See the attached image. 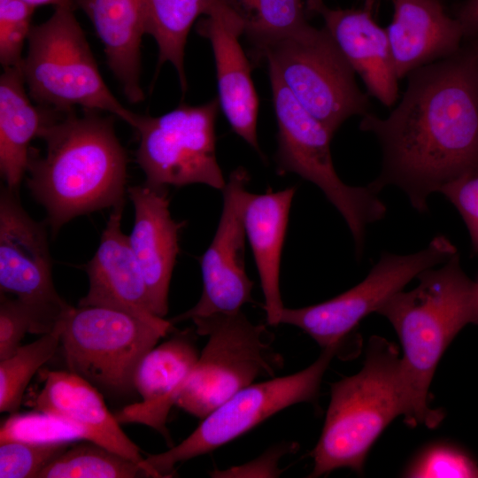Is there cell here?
<instances>
[{"label":"cell","instance_id":"5b68a950","mask_svg":"<svg viewBox=\"0 0 478 478\" xmlns=\"http://www.w3.org/2000/svg\"><path fill=\"white\" fill-rule=\"evenodd\" d=\"M20 70L38 105L66 112L75 107L107 112L132 126L136 113L126 108L103 79L73 7H56L33 26Z\"/></svg>","mask_w":478,"mask_h":478},{"label":"cell","instance_id":"cb8c5ba5","mask_svg":"<svg viewBox=\"0 0 478 478\" xmlns=\"http://www.w3.org/2000/svg\"><path fill=\"white\" fill-rule=\"evenodd\" d=\"M20 66L0 76V173L18 190L29 160L31 142L58 112L32 103Z\"/></svg>","mask_w":478,"mask_h":478},{"label":"cell","instance_id":"d4e9b609","mask_svg":"<svg viewBox=\"0 0 478 478\" xmlns=\"http://www.w3.org/2000/svg\"><path fill=\"white\" fill-rule=\"evenodd\" d=\"M215 0H143V31L158 48L159 68L171 63L183 91L187 89L184 49L189 30L201 14L206 15Z\"/></svg>","mask_w":478,"mask_h":478},{"label":"cell","instance_id":"2e32d148","mask_svg":"<svg viewBox=\"0 0 478 478\" xmlns=\"http://www.w3.org/2000/svg\"><path fill=\"white\" fill-rule=\"evenodd\" d=\"M166 189L143 183L127 190L135 207L128 242L145 280L152 311L160 318L168 312L169 285L183 226L171 216Z\"/></svg>","mask_w":478,"mask_h":478},{"label":"cell","instance_id":"7c38bea8","mask_svg":"<svg viewBox=\"0 0 478 478\" xmlns=\"http://www.w3.org/2000/svg\"><path fill=\"white\" fill-rule=\"evenodd\" d=\"M457 252L445 235H436L427 247L414 253L383 252L358 284L323 303L302 308L284 307L280 324L302 329L322 349L342 344L360 320L377 312L421 272L444 263Z\"/></svg>","mask_w":478,"mask_h":478},{"label":"cell","instance_id":"5bb4252c","mask_svg":"<svg viewBox=\"0 0 478 478\" xmlns=\"http://www.w3.org/2000/svg\"><path fill=\"white\" fill-rule=\"evenodd\" d=\"M250 176L243 167L229 175L223 191V209L215 235L201 258L203 291L198 302L173 318V324L215 314H232L251 302L253 282L244 262L246 233L243 212Z\"/></svg>","mask_w":478,"mask_h":478},{"label":"cell","instance_id":"836d02e7","mask_svg":"<svg viewBox=\"0 0 478 478\" xmlns=\"http://www.w3.org/2000/svg\"><path fill=\"white\" fill-rule=\"evenodd\" d=\"M458 210L470 235L473 252L478 254V172L466 174L439 192Z\"/></svg>","mask_w":478,"mask_h":478},{"label":"cell","instance_id":"4316f807","mask_svg":"<svg viewBox=\"0 0 478 478\" xmlns=\"http://www.w3.org/2000/svg\"><path fill=\"white\" fill-rule=\"evenodd\" d=\"M135 477H148L141 463L91 441L70 446L37 475V478Z\"/></svg>","mask_w":478,"mask_h":478},{"label":"cell","instance_id":"4fadbf2b","mask_svg":"<svg viewBox=\"0 0 478 478\" xmlns=\"http://www.w3.org/2000/svg\"><path fill=\"white\" fill-rule=\"evenodd\" d=\"M46 226L23 209L18 190L0 191V293L18 298L31 312L34 334L50 332L73 306L57 292Z\"/></svg>","mask_w":478,"mask_h":478},{"label":"cell","instance_id":"484cf974","mask_svg":"<svg viewBox=\"0 0 478 478\" xmlns=\"http://www.w3.org/2000/svg\"><path fill=\"white\" fill-rule=\"evenodd\" d=\"M240 19L256 56L307 24L303 0H223Z\"/></svg>","mask_w":478,"mask_h":478},{"label":"cell","instance_id":"8992f818","mask_svg":"<svg viewBox=\"0 0 478 478\" xmlns=\"http://www.w3.org/2000/svg\"><path fill=\"white\" fill-rule=\"evenodd\" d=\"M192 321L197 334L208 341L175 402L191 415L203 420L256 379L273 377L281 369L273 334L242 311Z\"/></svg>","mask_w":478,"mask_h":478},{"label":"cell","instance_id":"8d00e7d4","mask_svg":"<svg viewBox=\"0 0 478 478\" xmlns=\"http://www.w3.org/2000/svg\"><path fill=\"white\" fill-rule=\"evenodd\" d=\"M33 7L53 5L56 7H73V0H23Z\"/></svg>","mask_w":478,"mask_h":478},{"label":"cell","instance_id":"74e56055","mask_svg":"<svg viewBox=\"0 0 478 478\" xmlns=\"http://www.w3.org/2000/svg\"><path fill=\"white\" fill-rule=\"evenodd\" d=\"M305 4L306 11L320 14L325 8L323 0H303Z\"/></svg>","mask_w":478,"mask_h":478},{"label":"cell","instance_id":"277c9868","mask_svg":"<svg viewBox=\"0 0 478 478\" xmlns=\"http://www.w3.org/2000/svg\"><path fill=\"white\" fill-rule=\"evenodd\" d=\"M410 413L399 351L374 335L362 369L331 385V396L320 439L312 452L310 477L339 468L362 474L366 456L389 424Z\"/></svg>","mask_w":478,"mask_h":478},{"label":"cell","instance_id":"ba28073f","mask_svg":"<svg viewBox=\"0 0 478 478\" xmlns=\"http://www.w3.org/2000/svg\"><path fill=\"white\" fill-rule=\"evenodd\" d=\"M172 328L118 309L72 307L60 340L67 370L107 394H128L139 362Z\"/></svg>","mask_w":478,"mask_h":478},{"label":"cell","instance_id":"7402d4cb","mask_svg":"<svg viewBox=\"0 0 478 478\" xmlns=\"http://www.w3.org/2000/svg\"><path fill=\"white\" fill-rule=\"evenodd\" d=\"M296 187L264 194L248 192L243 219L264 294L270 326L280 324L284 308L280 290L281 250Z\"/></svg>","mask_w":478,"mask_h":478},{"label":"cell","instance_id":"7a4b0ae2","mask_svg":"<svg viewBox=\"0 0 478 478\" xmlns=\"http://www.w3.org/2000/svg\"><path fill=\"white\" fill-rule=\"evenodd\" d=\"M30 150L27 186L46 210L52 235L73 218L125 204L127 156L111 118L97 111L58 112Z\"/></svg>","mask_w":478,"mask_h":478},{"label":"cell","instance_id":"e0dca14e","mask_svg":"<svg viewBox=\"0 0 478 478\" xmlns=\"http://www.w3.org/2000/svg\"><path fill=\"white\" fill-rule=\"evenodd\" d=\"M124 205L112 209L100 243L85 269L89 290L78 305L121 310L152 323L166 320L154 314L140 266L121 230Z\"/></svg>","mask_w":478,"mask_h":478},{"label":"cell","instance_id":"4dcf8cb0","mask_svg":"<svg viewBox=\"0 0 478 478\" xmlns=\"http://www.w3.org/2000/svg\"><path fill=\"white\" fill-rule=\"evenodd\" d=\"M70 447V442L32 443L12 440L0 443V477L34 478Z\"/></svg>","mask_w":478,"mask_h":478},{"label":"cell","instance_id":"30bf717a","mask_svg":"<svg viewBox=\"0 0 478 478\" xmlns=\"http://www.w3.org/2000/svg\"><path fill=\"white\" fill-rule=\"evenodd\" d=\"M341 346L323 348L319 358L304 370L253 382L233 395L205 416L181 443L144 459L141 465L148 476H169L178 463L206 454L235 440L287 407L314 401L323 375Z\"/></svg>","mask_w":478,"mask_h":478},{"label":"cell","instance_id":"d590c367","mask_svg":"<svg viewBox=\"0 0 478 478\" xmlns=\"http://www.w3.org/2000/svg\"><path fill=\"white\" fill-rule=\"evenodd\" d=\"M456 18L462 24L466 35H478V0H466Z\"/></svg>","mask_w":478,"mask_h":478},{"label":"cell","instance_id":"83f0119b","mask_svg":"<svg viewBox=\"0 0 478 478\" xmlns=\"http://www.w3.org/2000/svg\"><path fill=\"white\" fill-rule=\"evenodd\" d=\"M63 331V320L36 341L0 360V412H16L25 389L34 374L57 351Z\"/></svg>","mask_w":478,"mask_h":478},{"label":"cell","instance_id":"ffe728a7","mask_svg":"<svg viewBox=\"0 0 478 478\" xmlns=\"http://www.w3.org/2000/svg\"><path fill=\"white\" fill-rule=\"evenodd\" d=\"M374 0L362 9H330L320 12L324 27L335 40L369 94L385 106L398 98L396 73L386 28L372 15Z\"/></svg>","mask_w":478,"mask_h":478},{"label":"cell","instance_id":"1f68e13d","mask_svg":"<svg viewBox=\"0 0 478 478\" xmlns=\"http://www.w3.org/2000/svg\"><path fill=\"white\" fill-rule=\"evenodd\" d=\"M34 9L23 0H0V62L4 68L20 66L33 27Z\"/></svg>","mask_w":478,"mask_h":478},{"label":"cell","instance_id":"6da1fadb","mask_svg":"<svg viewBox=\"0 0 478 478\" xmlns=\"http://www.w3.org/2000/svg\"><path fill=\"white\" fill-rule=\"evenodd\" d=\"M386 117L367 112L359 123L382 149L375 192L402 189L411 205L426 212L429 196L478 172V48L420 66Z\"/></svg>","mask_w":478,"mask_h":478},{"label":"cell","instance_id":"3957f363","mask_svg":"<svg viewBox=\"0 0 478 478\" xmlns=\"http://www.w3.org/2000/svg\"><path fill=\"white\" fill-rule=\"evenodd\" d=\"M418 285L390 297L377 312L394 328L403 349L402 369L408 395V425L436 427L443 418L428 405L437 365L467 324L478 325V286L463 271L457 252L421 272Z\"/></svg>","mask_w":478,"mask_h":478},{"label":"cell","instance_id":"52a82bcc","mask_svg":"<svg viewBox=\"0 0 478 478\" xmlns=\"http://www.w3.org/2000/svg\"><path fill=\"white\" fill-rule=\"evenodd\" d=\"M278 123L277 171L315 184L344 219L361 253L366 227L384 218L386 206L368 186L353 187L336 173L330 150L333 135L313 117L268 66Z\"/></svg>","mask_w":478,"mask_h":478},{"label":"cell","instance_id":"f546056e","mask_svg":"<svg viewBox=\"0 0 478 478\" xmlns=\"http://www.w3.org/2000/svg\"><path fill=\"white\" fill-rule=\"evenodd\" d=\"M88 440L81 427L58 416L38 411L13 414L1 426L0 443L19 440L32 443Z\"/></svg>","mask_w":478,"mask_h":478},{"label":"cell","instance_id":"9c48e42d","mask_svg":"<svg viewBox=\"0 0 478 478\" xmlns=\"http://www.w3.org/2000/svg\"><path fill=\"white\" fill-rule=\"evenodd\" d=\"M259 58L333 135L350 117L369 112L355 71L325 27L307 23L269 45Z\"/></svg>","mask_w":478,"mask_h":478},{"label":"cell","instance_id":"603a6c76","mask_svg":"<svg viewBox=\"0 0 478 478\" xmlns=\"http://www.w3.org/2000/svg\"><path fill=\"white\" fill-rule=\"evenodd\" d=\"M88 16L100 39L108 66L127 99H144L141 87L143 0H73Z\"/></svg>","mask_w":478,"mask_h":478},{"label":"cell","instance_id":"d6986e66","mask_svg":"<svg viewBox=\"0 0 478 478\" xmlns=\"http://www.w3.org/2000/svg\"><path fill=\"white\" fill-rule=\"evenodd\" d=\"M393 17L386 27L398 79L448 58L460 50L465 30L439 0H392Z\"/></svg>","mask_w":478,"mask_h":478},{"label":"cell","instance_id":"f35d334b","mask_svg":"<svg viewBox=\"0 0 478 478\" xmlns=\"http://www.w3.org/2000/svg\"><path fill=\"white\" fill-rule=\"evenodd\" d=\"M476 282H477V286H478V281H476Z\"/></svg>","mask_w":478,"mask_h":478},{"label":"cell","instance_id":"e575fe53","mask_svg":"<svg viewBox=\"0 0 478 478\" xmlns=\"http://www.w3.org/2000/svg\"><path fill=\"white\" fill-rule=\"evenodd\" d=\"M295 444L282 443L269 449L258 459L244 465L232 466L225 470H215L212 477H277L281 471L279 468L280 459L289 452Z\"/></svg>","mask_w":478,"mask_h":478},{"label":"cell","instance_id":"9a60e30c","mask_svg":"<svg viewBox=\"0 0 478 478\" xmlns=\"http://www.w3.org/2000/svg\"><path fill=\"white\" fill-rule=\"evenodd\" d=\"M206 16L197 30L212 48L220 105L233 131L260 152L257 136L258 98L250 63L239 42L243 23L223 0H215Z\"/></svg>","mask_w":478,"mask_h":478},{"label":"cell","instance_id":"ac0fdd59","mask_svg":"<svg viewBox=\"0 0 478 478\" xmlns=\"http://www.w3.org/2000/svg\"><path fill=\"white\" fill-rule=\"evenodd\" d=\"M190 338L189 331L181 332L142 358L134 374L135 389L142 400L114 415L120 424L145 425L169 439L168 413L200 355Z\"/></svg>","mask_w":478,"mask_h":478},{"label":"cell","instance_id":"f1b7e54d","mask_svg":"<svg viewBox=\"0 0 478 478\" xmlns=\"http://www.w3.org/2000/svg\"><path fill=\"white\" fill-rule=\"evenodd\" d=\"M404 477L478 478V461L465 448L447 441L430 443L409 461Z\"/></svg>","mask_w":478,"mask_h":478},{"label":"cell","instance_id":"d6a6232c","mask_svg":"<svg viewBox=\"0 0 478 478\" xmlns=\"http://www.w3.org/2000/svg\"><path fill=\"white\" fill-rule=\"evenodd\" d=\"M35 331L29 309L14 297L0 293V360L13 355L27 333Z\"/></svg>","mask_w":478,"mask_h":478},{"label":"cell","instance_id":"44dd1931","mask_svg":"<svg viewBox=\"0 0 478 478\" xmlns=\"http://www.w3.org/2000/svg\"><path fill=\"white\" fill-rule=\"evenodd\" d=\"M44 382L33 407L68 420L85 430L91 441L141 463L139 447L124 433L96 388L67 371H43Z\"/></svg>","mask_w":478,"mask_h":478},{"label":"cell","instance_id":"8fae6325","mask_svg":"<svg viewBox=\"0 0 478 478\" xmlns=\"http://www.w3.org/2000/svg\"><path fill=\"white\" fill-rule=\"evenodd\" d=\"M219 98L191 106L181 104L156 117L136 114V162L153 188L201 183L222 190L227 181L216 158Z\"/></svg>","mask_w":478,"mask_h":478}]
</instances>
